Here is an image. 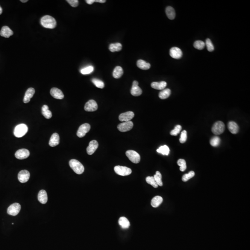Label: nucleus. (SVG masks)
Here are the masks:
<instances>
[{
    "label": "nucleus",
    "instance_id": "09e8293b",
    "mask_svg": "<svg viewBox=\"0 0 250 250\" xmlns=\"http://www.w3.org/2000/svg\"><path fill=\"white\" fill-rule=\"evenodd\" d=\"M27 1H28L27 0H21V2L23 3H26V2H27Z\"/></svg>",
    "mask_w": 250,
    "mask_h": 250
},
{
    "label": "nucleus",
    "instance_id": "0eeeda50",
    "mask_svg": "<svg viewBox=\"0 0 250 250\" xmlns=\"http://www.w3.org/2000/svg\"><path fill=\"white\" fill-rule=\"evenodd\" d=\"M21 206L18 203L12 204L7 209V213L9 215L12 216L17 215L21 210Z\"/></svg>",
    "mask_w": 250,
    "mask_h": 250
},
{
    "label": "nucleus",
    "instance_id": "7c9ffc66",
    "mask_svg": "<svg viewBox=\"0 0 250 250\" xmlns=\"http://www.w3.org/2000/svg\"><path fill=\"white\" fill-rule=\"evenodd\" d=\"M171 94V90L169 89H163L159 93V97L161 99H167L170 97Z\"/></svg>",
    "mask_w": 250,
    "mask_h": 250
},
{
    "label": "nucleus",
    "instance_id": "37998d69",
    "mask_svg": "<svg viewBox=\"0 0 250 250\" xmlns=\"http://www.w3.org/2000/svg\"><path fill=\"white\" fill-rule=\"evenodd\" d=\"M187 139V131L185 130H183L182 131L181 134L180 138L179 141L181 143H185Z\"/></svg>",
    "mask_w": 250,
    "mask_h": 250
},
{
    "label": "nucleus",
    "instance_id": "473e14b6",
    "mask_svg": "<svg viewBox=\"0 0 250 250\" xmlns=\"http://www.w3.org/2000/svg\"><path fill=\"white\" fill-rule=\"evenodd\" d=\"M153 177L158 186H162L163 182L162 181V175L160 173V172L157 171L156 172V174Z\"/></svg>",
    "mask_w": 250,
    "mask_h": 250
},
{
    "label": "nucleus",
    "instance_id": "c85d7f7f",
    "mask_svg": "<svg viewBox=\"0 0 250 250\" xmlns=\"http://www.w3.org/2000/svg\"><path fill=\"white\" fill-rule=\"evenodd\" d=\"M119 224L123 229H127L130 227V222L126 217H121L119 220Z\"/></svg>",
    "mask_w": 250,
    "mask_h": 250
},
{
    "label": "nucleus",
    "instance_id": "bb28decb",
    "mask_svg": "<svg viewBox=\"0 0 250 250\" xmlns=\"http://www.w3.org/2000/svg\"><path fill=\"white\" fill-rule=\"evenodd\" d=\"M123 74V70L121 66H116L113 70V76L116 79L120 78Z\"/></svg>",
    "mask_w": 250,
    "mask_h": 250
},
{
    "label": "nucleus",
    "instance_id": "cd10ccee",
    "mask_svg": "<svg viewBox=\"0 0 250 250\" xmlns=\"http://www.w3.org/2000/svg\"><path fill=\"white\" fill-rule=\"evenodd\" d=\"M163 199L160 196H156L151 201V205L153 207H157L162 203Z\"/></svg>",
    "mask_w": 250,
    "mask_h": 250
},
{
    "label": "nucleus",
    "instance_id": "b1692460",
    "mask_svg": "<svg viewBox=\"0 0 250 250\" xmlns=\"http://www.w3.org/2000/svg\"><path fill=\"white\" fill-rule=\"evenodd\" d=\"M165 13L167 17L170 20H172L174 19L176 16V13L174 9L172 7H167L165 9Z\"/></svg>",
    "mask_w": 250,
    "mask_h": 250
},
{
    "label": "nucleus",
    "instance_id": "f257e3e1",
    "mask_svg": "<svg viewBox=\"0 0 250 250\" xmlns=\"http://www.w3.org/2000/svg\"><path fill=\"white\" fill-rule=\"evenodd\" d=\"M42 26L44 27L49 29L55 28L57 25V22L55 19L50 15L43 16L40 20Z\"/></svg>",
    "mask_w": 250,
    "mask_h": 250
},
{
    "label": "nucleus",
    "instance_id": "423d86ee",
    "mask_svg": "<svg viewBox=\"0 0 250 250\" xmlns=\"http://www.w3.org/2000/svg\"><path fill=\"white\" fill-rule=\"evenodd\" d=\"M115 172L117 174L121 176H128L132 173V170L130 168L125 166H115L114 168Z\"/></svg>",
    "mask_w": 250,
    "mask_h": 250
},
{
    "label": "nucleus",
    "instance_id": "ea45409f",
    "mask_svg": "<svg viewBox=\"0 0 250 250\" xmlns=\"http://www.w3.org/2000/svg\"><path fill=\"white\" fill-rule=\"evenodd\" d=\"M195 173L193 171H191L190 172H189L188 174H186L184 175L182 177V180L183 182H187L191 178H192L195 176Z\"/></svg>",
    "mask_w": 250,
    "mask_h": 250
},
{
    "label": "nucleus",
    "instance_id": "2eb2a0df",
    "mask_svg": "<svg viewBox=\"0 0 250 250\" xmlns=\"http://www.w3.org/2000/svg\"><path fill=\"white\" fill-rule=\"evenodd\" d=\"M134 116V113L132 111H128L127 112L121 113L119 115V120L122 122H127L132 120Z\"/></svg>",
    "mask_w": 250,
    "mask_h": 250
},
{
    "label": "nucleus",
    "instance_id": "4be33fe9",
    "mask_svg": "<svg viewBox=\"0 0 250 250\" xmlns=\"http://www.w3.org/2000/svg\"><path fill=\"white\" fill-rule=\"evenodd\" d=\"M38 200L42 204L47 203V202L48 197L47 192L45 190H40L38 194Z\"/></svg>",
    "mask_w": 250,
    "mask_h": 250
},
{
    "label": "nucleus",
    "instance_id": "7ed1b4c3",
    "mask_svg": "<svg viewBox=\"0 0 250 250\" xmlns=\"http://www.w3.org/2000/svg\"><path fill=\"white\" fill-rule=\"evenodd\" d=\"M27 131V126L24 124H21L15 127L13 131V134L17 138H21L24 136Z\"/></svg>",
    "mask_w": 250,
    "mask_h": 250
},
{
    "label": "nucleus",
    "instance_id": "49530a36",
    "mask_svg": "<svg viewBox=\"0 0 250 250\" xmlns=\"http://www.w3.org/2000/svg\"><path fill=\"white\" fill-rule=\"evenodd\" d=\"M106 1L105 0H95V2L96 3H105L106 2Z\"/></svg>",
    "mask_w": 250,
    "mask_h": 250
},
{
    "label": "nucleus",
    "instance_id": "5701e85b",
    "mask_svg": "<svg viewBox=\"0 0 250 250\" xmlns=\"http://www.w3.org/2000/svg\"><path fill=\"white\" fill-rule=\"evenodd\" d=\"M167 86L166 82L161 81L160 82H153L151 83V87L157 90H163Z\"/></svg>",
    "mask_w": 250,
    "mask_h": 250
},
{
    "label": "nucleus",
    "instance_id": "9b49d317",
    "mask_svg": "<svg viewBox=\"0 0 250 250\" xmlns=\"http://www.w3.org/2000/svg\"><path fill=\"white\" fill-rule=\"evenodd\" d=\"M30 174L28 171L22 170L19 173L18 178L20 182L21 183H25L29 179Z\"/></svg>",
    "mask_w": 250,
    "mask_h": 250
},
{
    "label": "nucleus",
    "instance_id": "58836bf2",
    "mask_svg": "<svg viewBox=\"0 0 250 250\" xmlns=\"http://www.w3.org/2000/svg\"><path fill=\"white\" fill-rule=\"evenodd\" d=\"M94 71V67L92 66H89L82 69L80 71V72L82 74H89Z\"/></svg>",
    "mask_w": 250,
    "mask_h": 250
},
{
    "label": "nucleus",
    "instance_id": "c9c22d12",
    "mask_svg": "<svg viewBox=\"0 0 250 250\" xmlns=\"http://www.w3.org/2000/svg\"><path fill=\"white\" fill-rule=\"evenodd\" d=\"M177 163L180 166V170L181 171H185L187 168L185 160L183 159H179L177 162Z\"/></svg>",
    "mask_w": 250,
    "mask_h": 250
},
{
    "label": "nucleus",
    "instance_id": "6e6552de",
    "mask_svg": "<svg viewBox=\"0 0 250 250\" xmlns=\"http://www.w3.org/2000/svg\"><path fill=\"white\" fill-rule=\"evenodd\" d=\"M90 129V125L88 123L83 124L80 126L77 132V136L79 138H83L86 134L89 132Z\"/></svg>",
    "mask_w": 250,
    "mask_h": 250
},
{
    "label": "nucleus",
    "instance_id": "1a4fd4ad",
    "mask_svg": "<svg viewBox=\"0 0 250 250\" xmlns=\"http://www.w3.org/2000/svg\"><path fill=\"white\" fill-rule=\"evenodd\" d=\"M133 127V122L131 121L123 122L119 125L117 128L121 132H126L132 129Z\"/></svg>",
    "mask_w": 250,
    "mask_h": 250
},
{
    "label": "nucleus",
    "instance_id": "79ce46f5",
    "mask_svg": "<svg viewBox=\"0 0 250 250\" xmlns=\"http://www.w3.org/2000/svg\"><path fill=\"white\" fill-rule=\"evenodd\" d=\"M205 45H206L207 50L209 51H210V52L213 51V50L215 49L213 44L212 43V41H211V40L209 39H207L206 40Z\"/></svg>",
    "mask_w": 250,
    "mask_h": 250
},
{
    "label": "nucleus",
    "instance_id": "de8ad7c7",
    "mask_svg": "<svg viewBox=\"0 0 250 250\" xmlns=\"http://www.w3.org/2000/svg\"><path fill=\"white\" fill-rule=\"evenodd\" d=\"M2 12H3V9L0 6V15H1V13H2Z\"/></svg>",
    "mask_w": 250,
    "mask_h": 250
},
{
    "label": "nucleus",
    "instance_id": "f704fd0d",
    "mask_svg": "<svg viewBox=\"0 0 250 250\" xmlns=\"http://www.w3.org/2000/svg\"><path fill=\"white\" fill-rule=\"evenodd\" d=\"M194 47L198 50H203L205 47V43L201 40H197L194 42Z\"/></svg>",
    "mask_w": 250,
    "mask_h": 250
},
{
    "label": "nucleus",
    "instance_id": "e433bc0d",
    "mask_svg": "<svg viewBox=\"0 0 250 250\" xmlns=\"http://www.w3.org/2000/svg\"><path fill=\"white\" fill-rule=\"evenodd\" d=\"M92 82L94 83V85L98 88L103 89L104 87V83L102 81L98 79L97 78H93L92 79Z\"/></svg>",
    "mask_w": 250,
    "mask_h": 250
},
{
    "label": "nucleus",
    "instance_id": "f3484780",
    "mask_svg": "<svg viewBox=\"0 0 250 250\" xmlns=\"http://www.w3.org/2000/svg\"><path fill=\"white\" fill-rule=\"evenodd\" d=\"M51 96L55 99H63L64 97V95L60 89L57 88H53L50 91Z\"/></svg>",
    "mask_w": 250,
    "mask_h": 250
},
{
    "label": "nucleus",
    "instance_id": "412c9836",
    "mask_svg": "<svg viewBox=\"0 0 250 250\" xmlns=\"http://www.w3.org/2000/svg\"><path fill=\"white\" fill-rule=\"evenodd\" d=\"M227 127L229 131L233 134H237L239 131V127L237 124L233 121L228 122Z\"/></svg>",
    "mask_w": 250,
    "mask_h": 250
},
{
    "label": "nucleus",
    "instance_id": "f03ea898",
    "mask_svg": "<svg viewBox=\"0 0 250 250\" xmlns=\"http://www.w3.org/2000/svg\"><path fill=\"white\" fill-rule=\"evenodd\" d=\"M70 167L77 174H82L84 171L83 165L76 159H71L69 162Z\"/></svg>",
    "mask_w": 250,
    "mask_h": 250
},
{
    "label": "nucleus",
    "instance_id": "c756f323",
    "mask_svg": "<svg viewBox=\"0 0 250 250\" xmlns=\"http://www.w3.org/2000/svg\"><path fill=\"white\" fill-rule=\"evenodd\" d=\"M122 45L120 43H116L115 44H111L109 47V50L111 52L119 51L122 49Z\"/></svg>",
    "mask_w": 250,
    "mask_h": 250
},
{
    "label": "nucleus",
    "instance_id": "a211bd4d",
    "mask_svg": "<svg viewBox=\"0 0 250 250\" xmlns=\"http://www.w3.org/2000/svg\"><path fill=\"white\" fill-rule=\"evenodd\" d=\"M13 34V31L7 26L3 27L0 31V35L5 38H9Z\"/></svg>",
    "mask_w": 250,
    "mask_h": 250
},
{
    "label": "nucleus",
    "instance_id": "6ab92c4d",
    "mask_svg": "<svg viewBox=\"0 0 250 250\" xmlns=\"http://www.w3.org/2000/svg\"><path fill=\"white\" fill-rule=\"evenodd\" d=\"M35 89L33 88H30L27 90L24 97L23 101L25 103H27L29 102L31 99L33 97L34 93H35Z\"/></svg>",
    "mask_w": 250,
    "mask_h": 250
},
{
    "label": "nucleus",
    "instance_id": "393cba45",
    "mask_svg": "<svg viewBox=\"0 0 250 250\" xmlns=\"http://www.w3.org/2000/svg\"><path fill=\"white\" fill-rule=\"evenodd\" d=\"M137 65L138 68L143 70H148L151 67V65L150 63L146 62L145 61L141 59L138 60L137 62Z\"/></svg>",
    "mask_w": 250,
    "mask_h": 250
},
{
    "label": "nucleus",
    "instance_id": "a18cd8bd",
    "mask_svg": "<svg viewBox=\"0 0 250 250\" xmlns=\"http://www.w3.org/2000/svg\"><path fill=\"white\" fill-rule=\"evenodd\" d=\"M86 2L89 5H91L93 3L95 2V0H86Z\"/></svg>",
    "mask_w": 250,
    "mask_h": 250
},
{
    "label": "nucleus",
    "instance_id": "dca6fc26",
    "mask_svg": "<svg viewBox=\"0 0 250 250\" xmlns=\"http://www.w3.org/2000/svg\"><path fill=\"white\" fill-rule=\"evenodd\" d=\"M98 143L97 140H92L89 142V145L87 148V153L89 155H92L98 147Z\"/></svg>",
    "mask_w": 250,
    "mask_h": 250
},
{
    "label": "nucleus",
    "instance_id": "39448f33",
    "mask_svg": "<svg viewBox=\"0 0 250 250\" xmlns=\"http://www.w3.org/2000/svg\"><path fill=\"white\" fill-rule=\"evenodd\" d=\"M126 154L132 162L138 163L140 162V155L136 151L133 150H128L126 151Z\"/></svg>",
    "mask_w": 250,
    "mask_h": 250
},
{
    "label": "nucleus",
    "instance_id": "c03bdc74",
    "mask_svg": "<svg viewBox=\"0 0 250 250\" xmlns=\"http://www.w3.org/2000/svg\"><path fill=\"white\" fill-rule=\"evenodd\" d=\"M66 1L70 4L72 7H77L78 6L79 4V1L78 0H67Z\"/></svg>",
    "mask_w": 250,
    "mask_h": 250
},
{
    "label": "nucleus",
    "instance_id": "9d476101",
    "mask_svg": "<svg viewBox=\"0 0 250 250\" xmlns=\"http://www.w3.org/2000/svg\"><path fill=\"white\" fill-rule=\"evenodd\" d=\"M139 83L137 81H134L133 83L132 89L131 90V94L134 97H138L141 95L142 90L139 86Z\"/></svg>",
    "mask_w": 250,
    "mask_h": 250
},
{
    "label": "nucleus",
    "instance_id": "aec40b11",
    "mask_svg": "<svg viewBox=\"0 0 250 250\" xmlns=\"http://www.w3.org/2000/svg\"><path fill=\"white\" fill-rule=\"evenodd\" d=\"M59 136L57 133H54L51 135L49 141V145L50 147H55L59 143Z\"/></svg>",
    "mask_w": 250,
    "mask_h": 250
},
{
    "label": "nucleus",
    "instance_id": "ddd939ff",
    "mask_svg": "<svg viewBox=\"0 0 250 250\" xmlns=\"http://www.w3.org/2000/svg\"><path fill=\"white\" fill-rule=\"evenodd\" d=\"M30 152L26 149H21L18 150L15 153V156L18 159H24L29 156Z\"/></svg>",
    "mask_w": 250,
    "mask_h": 250
},
{
    "label": "nucleus",
    "instance_id": "2f4dec72",
    "mask_svg": "<svg viewBox=\"0 0 250 250\" xmlns=\"http://www.w3.org/2000/svg\"><path fill=\"white\" fill-rule=\"evenodd\" d=\"M157 151L159 153L162 154L163 155H168L170 153V149L168 146L166 145L161 146L159 149H157Z\"/></svg>",
    "mask_w": 250,
    "mask_h": 250
},
{
    "label": "nucleus",
    "instance_id": "4468645a",
    "mask_svg": "<svg viewBox=\"0 0 250 250\" xmlns=\"http://www.w3.org/2000/svg\"><path fill=\"white\" fill-rule=\"evenodd\" d=\"M170 55L174 59H180L183 56V52L179 48L173 47L170 49Z\"/></svg>",
    "mask_w": 250,
    "mask_h": 250
},
{
    "label": "nucleus",
    "instance_id": "a19ab883",
    "mask_svg": "<svg viewBox=\"0 0 250 250\" xmlns=\"http://www.w3.org/2000/svg\"><path fill=\"white\" fill-rule=\"evenodd\" d=\"M182 129V126H180L179 125H177L176 126V127H175L173 130L171 131L170 134L172 136H177V134L180 133Z\"/></svg>",
    "mask_w": 250,
    "mask_h": 250
},
{
    "label": "nucleus",
    "instance_id": "20e7f679",
    "mask_svg": "<svg viewBox=\"0 0 250 250\" xmlns=\"http://www.w3.org/2000/svg\"><path fill=\"white\" fill-rule=\"evenodd\" d=\"M225 129V126L223 122L221 121H218L215 122L212 128L213 133L218 135L223 133Z\"/></svg>",
    "mask_w": 250,
    "mask_h": 250
},
{
    "label": "nucleus",
    "instance_id": "72a5a7b5",
    "mask_svg": "<svg viewBox=\"0 0 250 250\" xmlns=\"http://www.w3.org/2000/svg\"><path fill=\"white\" fill-rule=\"evenodd\" d=\"M221 143V139L217 136L213 137L210 141V144L212 147H217L220 145Z\"/></svg>",
    "mask_w": 250,
    "mask_h": 250
},
{
    "label": "nucleus",
    "instance_id": "f8f14e48",
    "mask_svg": "<svg viewBox=\"0 0 250 250\" xmlns=\"http://www.w3.org/2000/svg\"><path fill=\"white\" fill-rule=\"evenodd\" d=\"M98 109L97 102L93 100H90L87 102L84 106V109L87 112H94Z\"/></svg>",
    "mask_w": 250,
    "mask_h": 250
},
{
    "label": "nucleus",
    "instance_id": "a878e982",
    "mask_svg": "<svg viewBox=\"0 0 250 250\" xmlns=\"http://www.w3.org/2000/svg\"><path fill=\"white\" fill-rule=\"evenodd\" d=\"M42 114L47 119H51L52 117V113L49 109V107L46 105H43L42 107Z\"/></svg>",
    "mask_w": 250,
    "mask_h": 250
},
{
    "label": "nucleus",
    "instance_id": "4c0bfd02",
    "mask_svg": "<svg viewBox=\"0 0 250 250\" xmlns=\"http://www.w3.org/2000/svg\"><path fill=\"white\" fill-rule=\"evenodd\" d=\"M146 182L147 183L153 186L154 188H157L159 186L156 182L155 181V179L153 177H147L146 178Z\"/></svg>",
    "mask_w": 250,
    "mask_h": 250
}]
</instances>
